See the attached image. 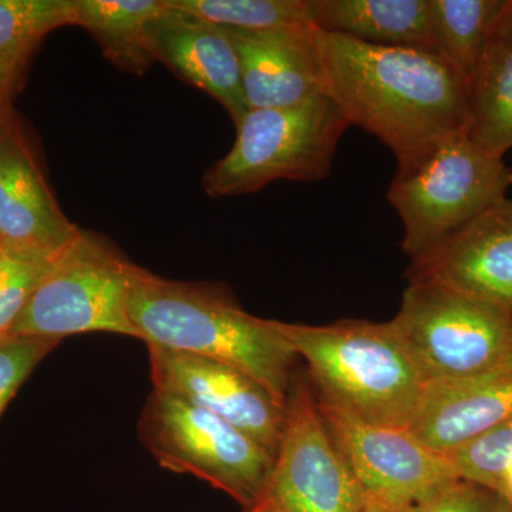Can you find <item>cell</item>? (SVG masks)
I'll list each match as a JSON object with an SVG mask.
<instances>
[{
	"instance_id": "6da1fadb",
	"label": "cell",
	"mask_w": 512,
	"mask_h": 512,
	"mask_svg": "<svg viewBox=\"0 0 512 512\" xmlns=\"http://www.w3.org/2000/svg\"><path fill=\"white\" fill-rule=\"evenodd\" d=\"M325 94L350 127L413 163L441 141L468 131L470 84L439 53L367 45L319 32Z\"/></svg>"
},
{
	"instance_id": "7a4b0ae2",
	"label": "cell",
	"mask_w": 512,
	"mask_h": 512,
	"mask_svg": "<svg viewBox=\"0 0 512 512\" xmlns=\"http://www.w3.org/2000/svg\"><path fill=\"white\" fill-rule=\"evenodd\" d=\"M128 318L146 345L238 367L286 404L298 362L275 320L242 309L227 286L174 281L134 265Z\"/></svg>"
},
{
	"instance_id": "3957f363",
	"label": "cell",
	"mask_w": 512,
	"mask_h": 512,
	"mask_svg": "<svg viewBox=\"0 0 512 512\" xmlns=\"http://www.w3.org/2000/svg\"><path fill=\"white\" fill-rule=\"evenodd\" d=\"M275 326L305 362L320 400L366 423L410 429L426 384L392 322Z\"/></svg>"
},
{
	"instance_id": "277c9868",
	"label": "cell",
	"mask_w": 512,
	"mask_h": 512,
	"mask_svg": "<svg viewBox=\"0 0 512 512\" xmlns=\"http://www.w3.org/2000/svg\"><path fill=\"white\" fill-rule=\"evenodd\" d=\"M392 325L424 384H466L512 376V308L417 282Z\"/></svg>"
},
{
	"instance_id": "5b68a950",
	"label": "cell",
	"mask_w": 512,
	"mask_h": 512,
	"mask_svg": "<svg viewBox=\"0 0 512 512\" xmlns=\"http://www.w3.org/2000/svg\"><path fill=\"white\" fill-rule=\"evenodd\" d=\"M512 167L478 147L467 131L413 163L397 165L387 201L403 224L400 248L412 259L507 198Z\"/></svg>"
},
{
	"instance_id": "8992f818",
	"label": "cell",
	"mask_w": 512,
	"mask_h": 512,
	"mask_svg": "<svg viewBox=\"0 0 512 512\" xmlns=\"http://www.w3.org/2000/svg\"><path fill=\"white\" fill-rule=\"evenodd\" d=\"M227 156L202 178L211 198L264 190L275 181L325 180L349 121L326 94L282 109L249 110Z\"/></svg>"
},
{
	"instance_id": "52a82bcc",
	"label": "cell",
	"mask_w": 512,
	"mask_h": 512,
	"mask_svg": "<svg viewBox=\"0 0 512 512\" xmlns=\"http://www.w3.org/2000/svg\"><path fill=\"white\" fill-rule=\"evenodd\" d=\"M138 437L165 470L207 481L244 511L261 503L274 456L215 414L153 389Z\"/></svg>"
},
{
	"instance_id": "ba28073f",
	"label": "cell",
	"mask_w": 512,
	"mask_h": 512,
	"mask_svg": "<svg viewBox=\"0 0 512 512\" xmlns=\"http://www.w3.org/2000/svg\"><path fill=\"white\" fill-rule=\"evenodd\" d=\"M133 266L109 239L80 228L9 336L62 342L79 333L107 332L138 339L127 312Z\"/></svg>"
},
{
	"instance_id": "9c48e42d",
	"label": "cell",
	"mask_w": 512,
	"mask_h": 512,
	"mask_svg": "<svg viewBox=\"0 0 512 512\" xmlns=\"http://www.w3.org/2000/svg\"><path fill=\"white\" fill-rule=\"evenodd\" d=\"M365 494L326 429L308 376H296L286 402L284 433L258 507L271 512H359Z\"/></svg>"
},
{
	"instance_id": "30bf717a",
	"label": "cell",
	"mask_w": 512,
	"mask_h": 512,
	"mask_svg": "<svg viewBox=\"0 0 512 512\" xmlns=\"http://www.w3.org/2000/svg\"><path fill=\"white\" fill-rule=\"evenodd\" d=\"M154 390L195 404L242 431L275 457L284 433L286 404L238 367L147 345Z\"/></svg>"
},
{
	"instance_id": "8fae6325",
	"label": "cell",
	"mask_w": 512,
	"mask_h": 512,
	"mask_svg": "<svg viewBox=\"0 0 512 512\" xmlns=\"http://www.w3.org/2000/svg\"><path fill=\"white\" fill-rule=\"evenodd\" d=\"M318 406L333 443L365 493L414 504L458 477L450 460L424 446L412 430L366 423L319 397Z\"/></svg>"
},
{
	"instance_id": "7c38bea8",
	"label": "cell",
	"mask_w": 512,
	"mask_h": 512,
	"mask_svg": "<svg viewBox=\"0 0 512 512\" xmlns=\"http://www.w3.org/2000/svg\"><path fill=\"white\" fill-rule=\"evenodd\" d=\"M80 227L64 215L12 107L0 116V248L57 256Z\"/></svg>"
},
{
	"instance_id": "4fadbf2b",
	"label": "cell",
	"mask_w": 512,
	"mask_h": 512,
	"mask_svg": "<svg viewBox=\"0 0 512 512\" xmlns=\"http://www.w3.org/2000/svg\"><path fill=\"white\" fill-rule=\"evenodd\" d=\"M409 284L431 282L512 308V200L495 202L410 261Z\"/></svg>"
},
{
	"instance_id": "5bb4252c",
	"label": "cell",
	"mask_w": 512,
	"mask_h": 512,
	"mask_svg": "<svg viewBox=\"0 0 512 512\" xmlns=\"http://www.w3.org/2000/svg\"><path fill=\"white\" fill-rule=\"evenodd\" d=\"M228 32L237 49L249 110L282 109L325 94L315 26Z\"/></svg>"
},
{
	"instance_id": "9a60e30c",
	"label": "cell",
	"mask_w": 512,
	"mask_h": 512,
	"mask_svg": "<svg viewBox=\"0 0 512 512\" xmlns=\"http://www.w3.org/2000/svg\"><path fill=\"white\" fill-rule=\"evenodd\" d=\"M150 46L154 59L184 82L210 94L227 110L235 126L244 119L249 107L241 64L227 28L168 8L150 25Z\"/></svg>"
},
{
	"instance_id": "2e32d148",
	"label": "cell",
	"mask_w": 512,
	"mask_h": 512,
	"mask_svg": "<svg viewBox=\"0 0 512 512\" xmlns=\"http://www.w3.org/2000/svg\"><path fill=\"white\" fill-rule=\"evenodd\" d=\"M512 419V376L466 384H429L410 430L448 456Z\"/></svg>"
},
{
	"instance_id": "e0dca14e",
	"label": "cell",
	"mask_w": 512,
	"mask_h": 512,
	"mask_svg": "<svg viewBox=\"0 0 512 512\" xmlns=\"http://www.w3.org/2000/svg\"><path fill=\"white\" fill-rule=\"evenodd\" d=\"M311 20L367 45L437 53L429 0H311Z\"/></svg>"
},
{
	"instance_id": "ac0fdd59",
	"label": "cell",
	"mask_w": 512,
	"mask_h": 512,
	"mask_svg": "<svg viewBox=\"0 0 512 512\" xmlns=\"http://www.w3.org/2000/svg\"><path fill=\"white\" fill-rule=\"evenodd\" d=\"M468 136L493 156L512 148V0L495 22L470 80Z\"/></svg>"
},
{
	"instance_id": "d6986e66",
	"label": "cell",
	"mask_w": 512,
	"mask_h": 512,
	"mask_svg": "<svg viewBox=\"0 0 512 512\" xmlns=\"http://www.w3.org/2000/svg\"><path fill=\"white\" fill-rule=\"evenodd\" d=\"M74 26L96 40L121 72L143 76L156 62L150 25L167 12L165 0H73Z\"/></svg>"
},
{
	"instance_id": "ffe728a7",
	"label": "cell",
	"mask_w": 512,
	"mask_h": 512,
	"mask_svg": "<svg viewBox=\"0 0 512 512\" xmlns=\"http://www.w3.org/2000/svg\"><path fill=\"white\" fill-rule=\"evenodd\" d=\"M508 0H429L437 53L470 84L488 36Z\"/></svg>"
},
{
	"instance_id": "44dd1931",
	"label": "cell",
	"mask_w": 512,
	"mask_h": 512,
	"mask_svg": "<svg viewBox=\"0 0 512 512\" xmlns=\"http://www.w3.org/2000/svg\"><path fill=\"white\" fill-rule=\"evenodd\" d=\"M167 5L222 28L249 32L313 25L311 0H167Z\"/></svg>"
},
{
	"instance_id": "7402d4cb",
	"label": "cell",
	"mask_w": 512,
	"mask_h": 512,
	"mask_svg": "<svg viewBox=\"0 0 512 512\" xmlns=\"http://www.w3.org/2000/svg\"><path fill=\"white\" fill-rule=\"evenodd\" d=\"M62 26H74L73 0H0V57L35 53Z\"/></svg>"
},
{
	"instance_id": "603a6c76",
	"label": "cell",
	"mask_w": 512,
	"mask_h": 512,
	"mask_svg": "<svg viewBox=\"0 0 512 512\" xmlns=\"http://www.w3.org/2000/svg\"><path fill=\"white\" fill-rule=\"evenodd\" d=\"M457 476L500 491L512 466V419L446 456Z\"/></svg>"
},
{
	"instance_id": "cb8c5ba5",
	"label": "cell",
	"mask_w": 512,
	"mask_h": 512,
	"mask_svg": "<svg viewBox=\"0 0 512 512\" xmlns=\"http://www.w3.org/2000/svg\"><path fill=\"white\" fill-rule=\"evenodd\" d=\"M57 256L5 254L0 258V339L12 332L25 306L55 265Z\"/></svg>"
},
{
	"instance_id": "d4e9b609",
	"label": "cell",
	"mask_w": 512,
	"mask_h": 512,
	"mask_svg": "<svg viewBox=\"0 0 512 512\" xmlns=\"http://www.w3.org/2000/svg\"><path fill=\"white\" fill-rule=\"evenodd\" d=\"M60 340L6 336L0 339V419L23 383Z\"/></svg>"
},
{
	"instance_id": "484cf974",
	"label": "cell",
	"mask_w": 512,
	"mask_h": 512,
	"mask_svg": "<svg viewBox=\"0 0 512 512\" xmlns=\"http://www.w3.org/2000/svg\"><path fill=\"white\" fill-rule=\"evenodd\" d=\"M414 512H512V505L500 491L457 477L414 503Z\"/></svg>"
},
{
	"instance_id": "4316f807",
	"label": "cell",
	"mask_w": 512,
	"mask_h": 512,
	"mask_svg": "<svg viewBox=\"0 0 512 512\" xmlns=\"http://www.w3.org/2000/svg\"><path fill=\"white\" fill-rule=\"evenodd\" d=\"M33 53L0 57V116L9 109L15 93L18 92L26 67Z\"/></svg>"
},
{
	"instance_id": "83f0119b",
	"label": "cell",
	"mask_w": 512,
	"mask_h": 512,
	"mask_svg": "<svg viewBox=\"0 0 512 512\" xmlns=\"http://www.w3.org/2000/svg\"><path fill=\"white\" fill-rule=\"evenodd\" d=\"M359 512H414V504L366 493Z\"/></svg>"
},
{
	"instance_id": "f1b7e54d",
	"label": "cell",
	"mask_w": 512,
	"mask_h": 512,
	"mask_svg": "<svg viewBox=\"0 0 512 512\" xmlns=\"http://www.w3.org/2000/svg\"><path fill=\"white\" fill-rule=\"evenodd\" d=\"M500 493L505 495L512 505V466L505 471L503 481H501Z\"/></svg>"
},
{
	"instance_id": "f546056e",
	"label": "cell",
	"mask_w": 512,
	"mask_h": 512,
	"mask_svg": "<svg viewBox=\"0 0 512 512\" xmlns=\"http://www.w3.org/2000/svg\"><path fill=\"white\" fill-rule=\"evenodd\" d=\"M244 512H271V511L265 510V508H262V507H256V508H252V510H248V511H244Z\"/></svg>"
},
{
	"instance_id": "4dcf8cb0",
	"label": "cell",
	"mask_w": 512,
	"mask_h": 512,
	"mask_svg": "<svg viewBox=\"0 0 512 512\" xmlns=\"http://www.w3.org/2000/svg\"><path fill=\"white\" fill-rule=\"evenodd\" d=\"M3 255H5V251H3L2 248H0V258H2Z\"/></svg>"
}]
</instances>
